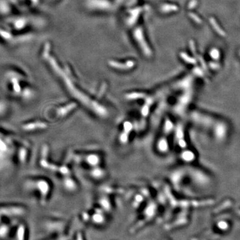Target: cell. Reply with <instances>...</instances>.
I'll list each match as a JSON object with an SVG mask.
<instances>
[{
  "mask_svg": "<svg viewBox=\"0 0 240 240\" xmlns=\"http://www.w3.org/2000/svg\"><path fill=\"white\" fill-rule=\"evenodd\" d=\"M45 126V124L40 121H34L22 125V129L26 132L35 131L40 129H43Z\"/></svg>",
  "mask_w": 240,
  "mask_h": 240,
  "instance_id": "obj_1",
  "label": "cell"
},
{
  "mask_svg": "<svg viewBox=\"0 0 240 240\" xmlns=\"http://www.w3.org/2000/svg\"><path fill=\"white\" fill-rule=\"evenodd\" d=\"M27 158V151L26 149L21 148L18 152V159L21 163L26 162Z\"/></svg>",
  "mask_w": 240,
  "mask_h": 240,
  "instance_id": "obj_2",
  "label": "cell"
}]
</instances>
